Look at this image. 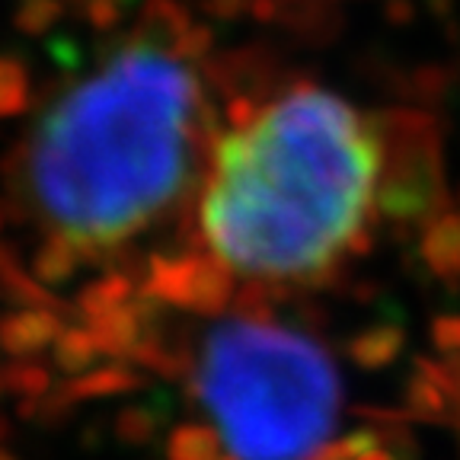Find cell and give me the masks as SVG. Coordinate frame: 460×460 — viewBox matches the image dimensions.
<instances>
[{"label":"cell","instance_id":"obj_2","mask_svg":"<svg viewBox=\"0 0 460 460\" xmlns=\"http://www.w3.org/2000/svg\"><path fill=\"white\" fill-rule=\"evenodd\" d=\"M381 128L336 90L295 84L215 137L199 199L230 279L307 281L365 234L384 182Z\"/></svg>","mask_w":460,"mask_h":460},{"label":"cell","instance_id":"obj_9","mask_svg":"<svg viewBox=\"0 0 460 460\" xmlns=\"http://www.w3.org/2000/svg\"><path fill=\"white\" fill-rule=\"evenodd\" d=\"M358 460H394V457H390L387 451H381V447H371V451H367V454H361Z\"/></svg>","mask_w":460,"mask_h":460},{"label":"cell","instance_id":"obj_1","mask_svg":"<svg viewBox=\"0 0 460 460\" xmlns=\"http://www.w3.org/2000/svg\"><path fill=\"white\" fill-rule=\"evenodd\" d=\"M208 128V84L192 55L137 36L36 115L16 180L51 243L115 250L170 215L195 172H205Z\"/></svg>","mask_w":460,"mask_h":460},{"label":"cell","instance_id":"obj_4","mask_svg":"<svg viewBox=\"0 0 460 460\" xmlns=\"http://www.w3.org/2000/svg\"><path fill=\"white\" fill-rule=\"evenodd\" d=\"M61 336L58 332L55 316L49 314H39V310H26V314L13 316L4 330V345H7L13 355H32V352H42L49 345H55V339Z\"/></svg>","mask_w":460,"mask_h":460},{"label":"cell","instance_id":"obj_7","mask_svg":"<svg viewBox=\"0 0 460 460\" xmlns=\"http://www.w3.org/2000/svg\"><path fill=\"white\" fill-rule=\"evenodd\" d=\"M55 361L65 371H86L93 365V358L100 355V345H96L93 332L90 330H67L55 339Z\"/></svg>","mask_w":460,"mask_h":460},{"label":"cell","instance_id":"obj_3","mask_svg":"<svg viewBox=\"0 0 460 460\" xmlns=\"http://www.w3.org/2000/svg\"><path fill=\"white\" fill-rule=\"evenodd\" d=\"M195 387L234 460H314L342 406V381L323 345L243 316L205 336Z\"/></svg>","mask_w":460,"mask_h":460},{"label":"cell","instance_id":"obj_5","mask_svg":"<svg viewBox=\"0 0 460 460\" xmlns=\"http://www.w3.org/2000/svg\"><path fill=\"white\" fill-rule=\"evenodd\" d=\"M224 445L217 438L215 429H205V425H182L170 435V445H166V457L170 460H221Z\"/></svg>","mask_w":460,"mask_h":460},{"label":"cell","instance_id":"obj_6","mask_svg":"<svg viewBox=\"0 0 460 460\" xmlns=\"http://www.w3.org/2000/svg\"><path fill=\"white\" fill-rule=\"evenodd\" d=\"M402 349V332L400 330H387V326H377V330L361 332L352 342V355L358 365L365 367H384L400 355Z\"/></svg>","mask_w":460,"mask_h":460},{"label":"cell","instance_id":"obj_8","mask_svg":"<svg viewBox=\"0 0 460 460\" xmlns=\"http://www.w3.org/2000/svg\"><path fill=\"white\" fill-rule=\"evenodd\" d=\"M135 384V377L125 371H102V374H90L86 381H80V387H74L84 396H100V394H115V390H125Z\"/></svg>","mask_w":460,"mask_h":460}]
</instances>
